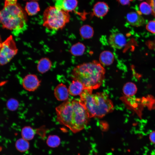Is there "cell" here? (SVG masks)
<instances>
[{
    "mask_svg": "<svg viewBox=\"0 0 155 155\" xmlns=\"http://www.w3.org/2000/svg\"><path fill=\"white\" fill-rule=\"evenodd\" d=\"M21 135L23 138L27 141L32 140L35 135L34 129L29 126H25L22 130Z\"/></svg>",
    "mask_w": 155,
    "mask_h": 155,
    "instance_id": "obj_18",
    "label": "cell"
},
{
    "mask_svg": "<svg viewBox=\"0 0 155 155\" xmlns=\"http://www.w3.org/2000/svg\"><path fill=\"white\" fill-rule=\"evenodd\" d=\"M126 39L121 33H115L111 34L108 38V43L113 48L120 49L122 48L126 43Z\"/></svg>",
    "mask_w": 155,
    "mask_h": 155,
    "instance_id": "obj_8",
    "label": "cell"
},
{
    "mask_svg": "<svg viewBox=\"0 0 155 155\" xmlns=\"http://www.w3.org/2000/svg\"><path fill=\"white\" fill-rule=\"evenodd\" d=\"M69 12L50 6L44 10L43 16V26L48 30L56 31L63 28L69 21Z\"/></svg>",
    "mask_w": 155,
    "mask_h": 155,
    "instance_id": "obj_5",
    "label": "cell"
},
{
    "mask_svg": "<svg viewBox=\"0 0 155 155\" xmlns=\"http://www.w3.org/2000/svg\"><path fill=\"white\" fill-rule=\"evenodd\" d=\"M25 10L28 15L32 16L36 14L40 11V8L38 2L31 1L26 3Z\"/></svg>",
    "mask_w": 155,
    "mask_h": 155,
    "instance_id": "obj_16",
    "label": "cell"
},
{
    "mask_svg": "<svg viewBox=\"0 0 155 155\" xmlns=\"http://www.w3.org/2000/svg\"><path fill=\"white\" fill-rule=\"evenodd\" d=\"M29 144L28 141L23 138L18 139L15 143V147L20 152L27 151L29 148Z\"/></svg>",
    "mask_w": 155,
    "mask_h": 155,
    "instance_id": "obj_21",
    "label": "cell"
},
{
    "mask_svg": "<svg viewBox=\"0 0 155 155\" xmlns=\"http://www.w3.org/2000/svg\"><path fill=\"white\" fill-rule=\"evenodd\" d=\"M105 70L102 65L96 61L77 65L72 70L73 80L78 81L85 89L93 90L99 88L105 78Z\"/></svg>",
    "mask_w": 155,
    "mask_h": 155,
    "instance_id": "obj_2",
    "label": "cell"
},
{
    "mask_svg": "<svg viewBox=\"0 0 155 155\" xmlns=\"http://www.w3.org/2000/svg\"><path fill=\"white\" fill-rule=\"evenodd\" d=\"M92 91L85 89L80 95L79 100L90 118H102L113 110V104L107 94L104 92L92 94Z\"/></svg>",
    "mask_w": 155,
    "mask_h": 155,
    "instance_id": "obj_3",
    "label": "cell"
},
{
    "mask_svg": "<svg viewBox=\"0 0 155 155\" xmlns=\"http://www.w3.org/2000/svg\"><path fill=\"white\" fill-rule=\"evenodd\" d=\"M140 0V1H142V0Z\"/></svg>",
    "mask_w": 155,
    "mask_h": 155,
    "instance_id": "obj_31",
    "label": "cell"
},
{
    "mask_svg": "<svg viewBox=\"0 0 155 155\" xmlns=\"http://www.w3.org/2000/svg\"><path fill=\"white\" fill-rule=\"evenodd\" d=\"M133 0H118V1L123 5H127L129 4Z\"/></svg>",
    "mask_w": 155,
    "mask_h": 155,
    "instance_id": "obj_28",
    "label": "cell"
},
{
    "mask_svg": "<svg viewBox=\"0 0 155 155\" xmlns=\"http://www.w3.org/2000/svg\"><path fill=\"white\" fill-rule=\"evenodd\" d=\"M140 9L141 13L145 15H148L152 12L150 6L148 3L143 2L140 5Z\"/></svg>",
    "mask_w": 155,
    "mask_h": 155,
    "instance_id": "obj_24",
    "label": "cell"
},
{
    "mask_svg": "<svg viewBox=\"0 0 155 155\" xmlns=\"http://www.w3.org/2000/svg\"><path fill=\"white\" fill-rule=\"evenodd\" d=\"M68 89L62 83L58 84L54 90V95L56 99L59 101H65L69 96Z\"/></svg>",
    "mask_w": 155,
    "mask_h": 155,
    "instance_id": "obj_10",
    "label": "cell"
},
{
    "mask_svg": "<svg viewBox=\"0 0 155 155\" xmlns=\"http://www.w3.org/2000/svg\"><path fill=\"white\" fill-rule=\"evenodd\" d=\"M27 19L25 12L17 3H5L0 11V23L2 27L12 31L15 35L22 33L27 28Z\"/></svg>",
    "mask_w": 155,
    "mask_h": 155,
    "instance_id": "obj_4",
    "label": "cell"
},
{
    "mask_svg": "<svg viewBox=\"0 0 155 155\" xmlns=\"http://www.w3.org/2000/svg\"><path fill=\"white\" fill-rule=\"evenodd\" d=\"M51 66V61L47 58H44L41 59L38 61L37 69L39 72L43 73L49 70Z\"/></svg>",
    "mask_w": 155,
    "mask_h": 155,
    "instance_id": "obj_15",
    "label": "cell"
},
{
    "mask_svg": "<svg viewBox=\"0 0 155 155\" xmlns=\"http://www.w3.org/2000/svg\"><path fill=\"white\" fill-rule=\"evenodd\" d=\"M148 3L150 6L152 13L155 17V0H147Z\"/></svg>",
    "mask_w": 155,
    "mask_h": 155,
    "instance_id": "obj_26",
    "label": "cell"
},
{
    "mask_svg": "<svg viewBox=\"0 0 155 155\" xmlns=\"http://www.w3.org/2000/svg\"><path fill=\"white\" fill-rule=\"evenodd\" d=\"M108 10L109 7L106 3L103 2H99L94 5L93 13L96 17H101L104 16Z\"/></svg>",
    "mask_w": 155,
    "mask_h": 155,
    "instance_id": "obj_13",
    "label": "cell"
},
{
    "mask_svg": "<svg viewBox=\"0 0 155 155\" xmlns=\"http://www.w3.org/2000/svg\"></svg>",
    "mask_w": 155,
    "mask_h": 155,
    "instance_id": "obj_33",
    "label": "cell"
},
{
    "mask_svg": "<svg viewBox=\"0 0 155 155\" xmlns=\"http://www.w3.org/2000/svg\"><path fill=\"white\" fill-rule=\"evenodd\" d=\"M18 51L15 41L12 35L9 36L0 45V65L8 63Z\"/></svg>",
    "mask_w": 155,
    "mask_h": 155,
    "instance_id": "obj_6",
    "label": "cell"
},
{
    "mask_svg": "<svg viewBox=\"0 0 155 155\" xmlns=\"http://www.w3.org/2000/svg\"><path fill=\"white\" fill-rule=\"evenodd\" d=\"M55 110L57 121L74 133L84 129L88 123L90 117L79 100L68 99L57 107Z\"/></svg>",
    "mask_w": 155,
    "mask_h": 155,
    "instance_id": "obj_1",
    "label": "cell"
},
{
    "mask_svg": "<svg viewBox=\"0 0 155 155\" xmlns=\"http://www.w3.org/2000/svg\"><path fill=\"white\" fill-rule=\"evenodd\" d=\"M149 139L151 142L155 144V131L150 133L149 135Z\"/></svg>",
    "mask_w": 155,
    "mask_h": 155,
    "instance_id": "obj_27",
    "label": "cell"
},
{
    "mask_svg": "<svg viewBox=\"0 0 155 155\" xmlns=\"http://www.w3.org/2000/svg\"><path fill=\"white\" fill-rule=\"evenodd\" d=\"M85 89L83 85L80 82L73 80L69 87V94L73 96L80 95Z\"/></svg>",
    "mask_w": 155,
    "mask_h": 155,
    "instance_id": "obj_12",
    "label": "cell"
},
{
    "mask_svg": "<svg viewBox=\"0 0 155 155\" xmlns=\"http://www.w3.org/2000/svg\"><path fill=\"white\" fill-rule=\"evenodd\" d=\"M5 3L10 4H13L16 3L17 0H5Z\"/></svg>",
    "mask_w": 155,
    "mask_h": 155,
    "instance_id": "obj_29",
    "label": "cell"
},
{
    "mask_svg": "<svg viewBox=\"0 0 155 155\" xmlns=\"http://www.w3.org/2000/svg\"><path fill=\"white\" fill-rule=\"evenodd\" d=\"M19 105L18 101L14 98H11L9 99L6 103V106L9 110L13 111L16 110Z\"/></svg>",
    "mask_w": 155,
    "mask_h": 155,
    "instance_id": "obj_23",
    "label": "cell"
},
{
    "mask_svg": "<svg viewBox=\"0 0 155 155\" xmlns=\"http://www.w3.org/2000/svg\"><path fill=\"white\" fill-rule=\"evenodd\" d=\"M148 30L153 33H155V21L149 22L146 25Z\"/></svg>",
    "mask_w": 155,
    "mask_h": 155,
    "instance_id": "obj_25",
    "label": "cell"
},
{
    "mask_svg": "<svg viewBox=\"0 0 155 155\" xmlns=\"http://www.w3.org/2000/svg\"><path fill=\"white\" fill-rule=\"evenodd\" d=\"M78 3L77 0H58L57 1L55 6L58 9L69 12L75 9Z\"/></svg>",
    "mask_w": 155,
    "mask_h": 155,
    "instance_id": "obj_9",
    "label": "cell"
},
{
    "mask_svg": "<svg viewBox=\"0 0 155 155\" xmlns=\"http://www.w3.org/2000/svg\"><path fill=\"white\" fill-rule=\"evenodd\" d=\"M56 1L58 0H56Z\"/></svg>",
    "mask_w": 155,
    "mask_h": 155,
    "instance_id": "obj_32",
    "label": "cell"
},
{
    "mask_svg": "<svg viewBox=\"0 0 155 155\" xmlns=\"http://www.w3.org/2000/svg\"><path fill=\"white\" fill-rule=\"evenodd\" d=\"M85 46L82 43L78 42L73 45L70 49L71 53L75 56L82 55L84 53Z\"/></svg>",
    "mask_w": 155,
    "mask_h": 155,
    "instance_id": "obj_19",
    "label": "cell"
},
{
    "mask_svg": "<svg viewBox=\"0 0 155 155\" xmlns=\"http://www.w3.org/2000/svg\"><path fill=\"white\" fill-rule=\"evenodd\" d=\"M80 34L83 38L88 39L91 38L93 36L94 30L92 27L85 25L82 26L80 30Z\"/></svg>",
    "mask_w": 155,
    "mask_h": 155,
    "instance_id": "obj_20",
    "label": "cell"
},
{
    "mask_svg": "<svg viewBox=\"0 0 155 155\" xmlns=\"http://www.w3.org/2000/svg\"><path fill=\"white\" fill-rule=\"evenodd\" d=\"M114 57L113 53L109 51H104L100 54L99 60L100 63L102 65L108 66L113 62Z\"/></svg>",
    "mask_w": 155,
    "mask_h": 155,
    "instance_id": "obj_14",
    "label": "cell"
},
{
    "mask_svg": "<svg viewBox=\"0 0 155 155\" xmlns=\"http://www.w3.org/2000/svg\"><path fill=\"white\" fill-rule=\"evenodd\" d=\"M137 91L136 85L132 82L126 83L123 88V92L124 94L127 96H131L135 94Z\"/></svg>",
    "mask_w": 155,
    "mask_h": 155,
    "instance_id": "obj_17",
    "label": "cell"
},
{
    "mask_svg": "<svg viewBox=\"0 0 155 155\" xmlns=\"http://www.w3.org/2000/svg\"><path fill=\"white\" fill-rule=\"evenodd\" d=\"M2 41H1V36H0V45L1 44V43H2Z\"/></svg>",
    "mask_w": 155,
    "mask_h": 155,
    "instance_id": "obj_30",
    "label": "cell"
},
{
    "mask_svg": "<svg viewBox=\"0 0 155 155\" xmlns=\"http://www.w3.org/2000/svg\"><path fill=\"white\" fill-rule=\"evenodd\" d=\"M41 81L37 76L33 74H29L23 79L22 85L26 90L33 92L36 90L40 86Z\"/></svg>",
    "mask_w": 155,
    "mask_h": 155,
    "instance_id": "obj_7",
    "label": "cell"
},
{
    "mask_svg": "<svg viewBox=\"0 0 155 155\" xmlns=\"http://www.w3.org/2000/svg\"><path fill=\"white\" fill-rule=\"evenodd\" d=\"M61 142L60 138L55 135H49L46 140V143L48 146L52 148H55L58 146Z\"/></svg>",
    "mask_w": 155,
    "mask_h": 155,
    "instance_id": "obj_22",
    "label": "cell"
},
{
    "mask_svg": "<svg viewBox=\"0 0 155 155\" xmlns=\"http://www.w3.org/2000/svg\"><path fill=\"white\" fill-rule=\"evenodd\" d=\"M127 19L128 22L133 26H140L145 23V19L140 15L134 12L128 13L127 16Z\"/></svg>",
    "mask_w": 155,
    "mask_h": 155,
    "instance_id": "obj_11",
    "label": "cell"
}]
</instances>
